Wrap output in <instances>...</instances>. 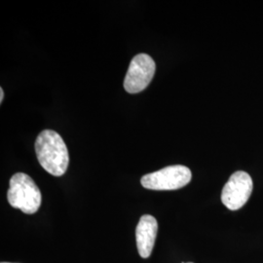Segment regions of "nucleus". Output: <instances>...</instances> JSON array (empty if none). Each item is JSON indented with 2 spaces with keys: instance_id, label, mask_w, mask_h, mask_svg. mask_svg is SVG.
<instances>
[{
  "instance_id": "7",
  "label": "nucleus",
  "mask_w": 263,
  "mask_h": 263,
  "mask_svg": "<svg viewBox=\"0 0 263 263\" xmlns=\"http://www.w3.org/2000/svg\"><path fill=\"white\" fill-rule=\"evenodd\" d=\"M3 99H4V90L0 88V103L3 102Z\"/></svg>"
},
{
  "instance_id": "6",
  "label": "nucleus",
  "mask_w": 263,
  "mask_h": 263,
  "mask_svg": "<svg viewBox=\"0 0 263 263\" xmlns=\"http://www.w3.org/2000/svg\"><path fill=\"white\" fill-rule=\"evenodd\" d=\"M158 232V223L154 216L144 215L140 218L136 228L138 252L142 258L151 256Z\"/></svg>"
},
{
  "instance_id": "1",
  "label": "nucleus",
  "mask_w": 263,
  "mask_h": 263,
  "mask_svg": "<svg viewBox=\"0 0 263 263\" xmlns=\"http://www.w3.org/2000/svg\"><path fill=\"white\" fill-rule=\"evenodd\" d=\"M34 146L39 164L50 175L62 177L66 173L69 163L68 151L63 138L57 132H41Z\"/></svg>"
},
{
  "instance_id": "3",
  "label": "nucleus",
  "mask_w": 263,
  "mask_h": 263,
  "mask_svg": "<svg viewBox=\"0 0 263 263\" xmlns=\"http://www.w3.org/2000/svg\"><path fill=\"white\" fill-rule=\"evenodd\" d=\"M191 179L187 167L174 165L143 176L141 182L143 187L151 190H177L187 185Z\"/></svg>"
},
{
  "instance_id": "4",
  "label": "nucleus",
  "mask_w": 263,
  "mask_h": 263,
  "mask_svg": "<svg viewBox=\"0 0 263 263\" xmlns=\"http://www.w3.org/2000/svg\"><path fill=\"white\" fill-rule=\"evenodd\" d=\"M156 70L153 59L147 54L134 57L124 79V88L130 94L143 91L151 82Z\"/></svg>"
},
{
  "instance_id": "9",
  "label": "nucleus",
  "mask_w": 263,
  "mask_h": 263,
  "mask_svg": "<svg viewBox=\"0 0 263 263\" xmlns=\"http://www.w3.org/2000/svg\"><path fill=\"white\" fill-rule=\"evenodd\" d=\"M188 263H192V262H188Z\"/></svg>"
},
{
  "instance_id": "5",
  "label": "nucleus",
  "mask_w": 263,
  "mask_h": 263,
  "mask_svg": "<svg viewBox=\"0 0 263 263\" xmlns=\"http://www.w3.org/2000/svg\"><path fill=\"white\" fill-rule=\"evenodd\" d=\"M253 179L248 173L238 171L230 176L221 192V202L228 210H240L253 192Z\"/></svg>"
},
{
  "instance_id": "8",
  "label": "nucleus",
  "mask_w": 263,
  "mask_h": 263,
  "mask_svg": "<svg viewBox=\"0 0 263 263\" xmlns=\"http://www.w3.org/2000/svg\"><path fill=\"white\" fill-rule=\"evenodd\" d=\"M1 263H10V262H1Z\"/></svg>"
},
{
  "instance_id": "2",
  "label": "nucleus",
  "mask_w": 263,
  "mask_h": 263,
  "mask_svg": "<svg viewBox=\"0 0 263 263\" xmlns=\"http://www.w3.org/2000/svg\"><path fill=\"white\" fill-rule=\"evenodd\" d=\"M7 199L12 207L32 215L40 208L42 196L33 179L24 173H17L10 179Z\"/></svg>"
}]
</instances>
